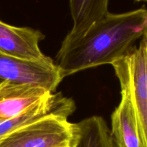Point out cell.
<instances>
[{
	"mask_svg": "<svg viewBox=\"0 0 147 147\" xmlns=\"http://www.w3.org/2000/svg\"><path fill=\"white\" fill-rule=\"evenodd\" d=\"M147 32V9L121 14L109 12L83 35L63 41L56 56L62 78L88 68L112 64Z\"/></svg>",
	"mask_w": 147,
	"mask_h": 147,
	"instance_id": "6da1fadb",
	"label": "cell"
},
{
	"mask_svg": "<svg viewBox=\"0 0 147 147\" xmlns=\"http://www.w3.org/2000/svg\"><path fill=\"white\" fill-rule=\"evenodd\" d=\"M121 93L130 100L145 147H147V32L139 47L134 45L112 63Z\"/></svg>",
	"mask_w": 147,
	"mask_h": 147,
	"instance_id": "7a4b0ae2",
	"label": "cell"
},
{
	"mask_svg": "<svg viewBox=\"0 0 147 147\" xmlns=\"http://www.w3.org/2000/svg\"><path fill=\"white\" fill-rule=\"evenodd\" d=\"M72 139L67 117L53 115L11 132L0 140V147H70Z\"/></svg>",
	"mask_w": 147,
	"mask_h": 147,
	"instance_id": "3957f363",
	"label": "cell"
},
{
	"mask_svg": "<svg viewBox=\"0 0 147 147\" xmlns=\"http://www.w3.org/2000/svg\"><path fill=\"white\" fill-rule=\"evenodd\" d=\"M63 80L58 67L50 57L42 61L32 62L0 53V84L10 82L32 85L53 93Z\"/></svg>",
	"mask_w": 147,
	"mask_h": 147,
	"instance_id": "277c9868",
	"label": "cell"
},
{
	"mask_svg": "<svg viewBox=\"0 0 147 147\" xmlns=\"http://www.w3.org/2000/svg\"><path fill=\"white\" fill-rule=\"evenodd\" d=\"M45 38L40 31L30 27H14L0 20V53L27 60L42 61L49 57L42 53L39 43Z\"/></svg>",
	"mask_w": 147,
	"mask_h": 147,
	"instance_id": "5b68a950",
	"label": "cell"
},
{
	"mask_svg": "<svg viewBox=\"0 0 147 147\" xmlns=\"http://www.w3.org/2000/svg\"><path fill=\"white\" fill-rule=\"evenodd\" d=\"M75 109V103L71 98L65 97L61 93H52L47 98L18 116L0 123V140L20 128L47 116L58 115L68 118Z\"/></svg>",
	"mask_w": 147,
	"mask_h": 147,
	"instance_id": "8992f818",
	"label": "cell"
},
{
	"mask_svg": "<svg viewBox=\"0 0 147 147\" xmlns=\"http://www.w3.org/2000/svg\"><path fill=\"white\" fill-rule=\"evenodd\" d=\"M52 92L40 86L4 82L0 84V123L45 100Z\"/></svg>",
	"mask_w": 147,
	"mask_h": 147,
	"instance_id": "52a82bcc",
	"label": "cell"
},
{
	"mask_svg": "<svg viewBox=\"0 0 147 147\" xmlns=\"http://www.w3.org/2000/svg\"><path fill=\"white\" fill-rule=\"evenodd\" d=\"M111 131L117 147H145L134 111L124 93H121L120 103L111 115Z\"/></svg>",
	"mask_w": 147,
	"mask_h": 147,
	"instance_id": "ba28073f",
	"label": "cell"
},
{
	"mask_svg": "<svg viewBox=\"0 0 147 147\" xmlns=\"http://www.w3.org/2000/svg\"><path fill=\"white\" fill-rule=\"evenodd\" d=\"M109 0H70L73 26L63 41L79 38L108 12Z\"/></svg>",
	"mask_w": 147,
	"mask_h": 147,
	"instance_id": "9c48e42d",
	"label": "cell"
},
{
	"mask_svg": "<svg viewBox=\"0 0 147 147\" xmlns=\"http://www.w3.org/2000/svg\"><path fill=\"white\" fill-rule=\"evenodd\" d=\"M72 127L70 147H117L111 129L100 116H93L72 123Z\"/></svg>",
	"mask_w": 147,
	"mask_h": 147,
	"instance_id": "30bf717a",
	"label": "cell"
},
{
	"mask_svg": "<svg viewBox=\"0 0 147 147\" xmlns=\"http://www.w3.org/2000/svg\"><path fill=\"white\" fill-rule=\"evenodd\" d=\"M136 1H147V0H136Z\"/></svg>",
	"mask_w": 147,
	"mask_h": 147,
	"instance_id": "8fae6325",
	"label": "cell"
}]
</instances>
